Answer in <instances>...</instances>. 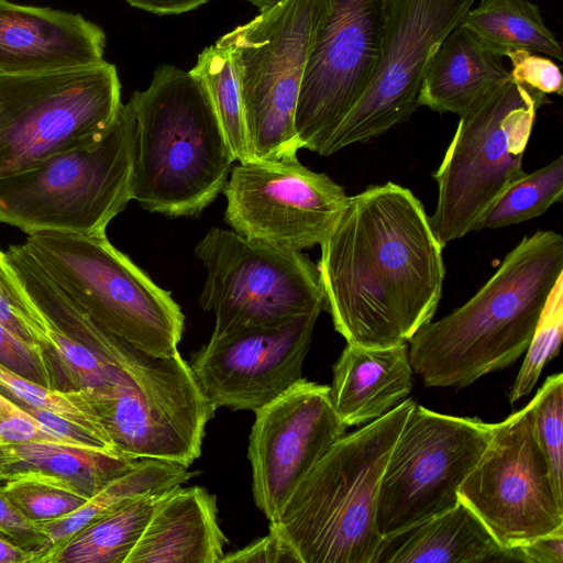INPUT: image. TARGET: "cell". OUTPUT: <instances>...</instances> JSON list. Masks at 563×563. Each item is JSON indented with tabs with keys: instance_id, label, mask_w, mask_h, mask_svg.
<instances>
[{
	"instance_id": "39",
	"label": "cell",
	"mask_w": 563,
	"mask_h": 563,
	"mask_svg": "<svg viewBox=\"0 0 563 563\" xmlns=\"http://www.w3.org/2000/svg\"><path fill=\"white\" fill-rule=\"evenodd\" d=\"M516 561L525 563H563V529L514 548Z\"/></svg>"
},
{
	"instance_id": "11",
	"label": "cell",
	"mask_w": 563,
	"mask_h": 563,
	"mask_svg": "<svg viewBox=\"0 0 563 563\" xmlns=\"http://www.w3.org/2000/svg\"><path fill=\"white\" fill-rule=\"evenodd\" d=\"M195 254L207 271L199 305L214 314L211 336L273 327L325 309L317 265L301 251L211 228Z\"/></svg>"
},
{
	"instance_id": "32",
	"label": "cell",
	"mask_w": 563,
	"mask_h": 563,
	"mask_svg": "<svg viewBox=\"0 0 563 563\" xmlns=\"http://www.w3.org/2000/svg\"><path fill=\"white\" fill-rule=\"evenodd\" d=\"M0 323L23 341L41 346L48 356L52 327L26 292L7 252L1 250Z\"/></svg>"
},
{
	"instance_id": "27",
	"label": "cell",
	"mask_w": 563,
	"mask_h": 563,
	"mask_svg": "<svg viewBox=\"0 0 563 563\" xmlns=\"http://www.w3.org/2000/svg\"><path fill=\"white\" fill-rule=\"evenodd\" d=\"M205 84L234 161L253 162L239 82L230 54L217 43L205 48L190 70Z\"/></svg>"
},
{
	"instance_id": "41",
	"label": "cell",
	"mask_w": 563,
	"mask_h": 563,
	"mask_svg": "<svg viewBox=\"0 0 563 563\" xmlns=\"http://www.w3.org/2000/svg\"><path fill=\"white\" fill-rule=\"evenodd\" d=\"M27 551L0 536V563H30Z\"/></svg>"
},
{
	"instance_id": "38",
	"label": "cell",
	"mask_w": 563,
	"mask_h": 563,
	"mask_svg": "<svg viewBox=\"0 0 563 563\" xmlns=\"http://www.w3.org/2000/svg\"><path fill=\"white\" fill-rule=\"evenodd\" d=\"M278 563L297 562L295 555L271 531L267 536L235 552L223 554L220 563Z\"/></svg>"
},
{
	"instance_id": "37",
	"label": "cell",
	"mask_w": 563,
	"mask_h": 563,
	"mask_svg": "<svg viewBox=\"0 0 563 563\" xmlns=\"http://www.w3.org/2000/svg\"><path fill=\"white\" fill-rule=\"evenodd\" d=\"M0 536L31 552L40 548L45 541V532L40 525L26 517L1 493Z\"/></svg>"
},
{
	"instance_id": "12",
	"label": "cell",
	"mask_w": 563,
	"mask_h": 563,
	"mask_svg": "<svg viewBox=\"0 0 563 563\" xmlns=\"http://www.w3.org/2000/svg\"><path fill=\"white\" fill-rule=\"evenodd\" d=\"M495 423L415 405L380 481L376 528L382 538L449 510L485 451Z\"/></svg>"
},
{
	"instance_id": "22",
	"label": "cell",
	"mask_w": 563,
	"mask_h": 563,
	"mask_svg": "<svg viewBox=\"0 0 563 563\" xmlns=\"http://www.w3.org/2000/svg\"><path fill=\"white\" fill-rule=\"evenodd\" d=\"M137 460L102 448L55 443H0V488L34 482L90 498Z\"/></svg>"
},
{
	"instance_id": "2",
	"label": "cell",
	"mask_w": 563,
	"mask_h": 563,
	"mask_svg": "<svg viewBox=\"0 0 563 563\" xmlns=\"http://www.w3.org/2000/svg\"><path fill=\"white\" fill-rule=\"evenodd\" d=\"M562 275V235L537 231L523 236L467 302L426 323L408 341L412 371L428 387L461 389L514 364L528 349Z\"/></svg>"
},
{
	"instance_id": "36",
	"label": "cell",
	"mask_w": 563,
	"mask_h": 563,
	"mask_svg": "<svg viewBox=\"0 0 563 563\" xmlns=\"http://www.w3.org/2000/svg\"><path fill=\"white\" fill-rule=\"evenodd\" d=\"M507 57L512 65L510 77L517 82L543 95L562 93V74L552 59L526 49L511 52Z\"/></svg>"
},
{
	"instance_id": "31",
	"label": "cell",
	"mask_w": 563,
	"mask_h": 563,
	"mask_svg": "<svg viewBox=\"0 0 563 563\" xmlns=\"http://www.w3.org/2000/svg\"><path fill=\"white\" fill-rule=\"evenodd\" d=\"M533 402V431L548 463L554 493L563 503V375L549 376Z\"/></svg>"
},
{
	"instance_id": "8",
	"label": "cell",
	"mask_w": 563,
	"mask_h": 563,
	"mask_svg": "<svg viewBox=\"0 0 563 563\" xmlns=\"http://www.w3.org/2000/svg\"><path fill=\"white\" fill-rule=\"evenodd\" d=\"M544 96L510 77L460 117L433 174L438 199L429 220L443 247L475 231L489 206L527 173L523 153Z\"/></svg>"
},
{
	"instance_id": "7",
	"label": "cell",
	"mask_w": 563,
	"mask_h": 563,
	"mask_svg": "<svg viewBox=\"0 0 563 563\" xmlns=\"http://www.w3.org/2000/svg\"><path fill=\"white\" fill-rule=\"evenodd\" d=\"M330 0H280L217 44L231 56L253 161L297 157L295 113Z\"/></svg>"
},
{
	"instance_id": "9",
	"label": "cell",
	"mask_w": 563,
	"mask_h": 563,
	"mask_svg": "<svg viewBox=\"0 0 563 563\" xmlns=\"http://www.w3.org/2000/svg\"><path fill=\"white\" fill-rule=\"evenodd\" d=\"M121 104L117 68L106 60L0 75V178L97 141Z\"/></svg>"
},
{
	"instance_id": "20",
	"label": "cell",
	"mask_w": 563,
	"mask_h": 563,
	"mask_svg": "<svg viewBox=\"0 0 563 563\" xmlns=\"http://www.w3.org/2000/svg\"><path fill=\"white\" fill-rule=\"evenodd\" d=\"M408 343L346 344L333 366L330 396L345 427L366 424L406 400L412 388Z\"/></svg>"
},
{
	"instance_id": "13",
	"label": "cell",
	"mask_w": 563,
	"mask_h": 563,
	"mask_svg": "<svg viewBox=\"0 0 563 563\" xmlns=\"http://www.w3.org/2000/svg\"><path fill=\"white\" fill-rule=\"evenodd\" d=\"M475 0H386L379 56L354 106L336 126L322 156L377 137L407 121L428 63Z\"/></svg>"
},
{
	"instance_id": "3",
	"label": "cell",
	"mask_w": 563,
	"mask_h": 563,
	"mask_svg": "<svg viewBox=\"0 0 563 563\" xmlns=\"http://www.w3.org/2000/svg\"><path fill=\"white\" fill-rule=\"evenodd\" d=\"M128 104L135 120L132 199L169 218L199 214L235 162L205 84L163 65Z\"/></svg>"
},
{
	"instance_id": "24",
	"label": "cell",
	"mask_w": 563,
	"mask_h": 563,
	"mask_svg": "<svg viewBox=\"0 0 563 563\" xmlns=\"http://www.w3.org/2000/svg\"><path fill=\"white\" fill-rule=\"evenodd\" d=\"M196 474L188 467L166 461L137 460L129 471L110 481L73 512L53 520L36 521L45 532V541L31 552L30 563H38L47 551L123 503L179 486Z\"/></svg>"
},
{
	"instance_id": "35",
	"label": "cell",
	"mask_w": 563,
	"mask_h": 563,
	"mask_svg": "<svg viewBox=\"0 0 563 563\" xmlns=\"http://www.w3.org/2000/svg\"><path fill=\"white\" fill-rule=\"evenodd\" d=\"M26 442L77 446L42 424L19 404L0 393V443Z\"/></svg>"
},
{
	"instance_id": "28",
	"label": "cell",
	"mask_w": 563,
	"mask_h": 563,
	"mask_svg": "<svg viewBox=\"0 0 563 563\" xmlns=\"http://www.w3.org/2000/svg\"><path fill=\"white\" fill-rule=\"evenodd\" d=\"M563 198V157L526 173L512 183L479 218L475 231L518 224L543 214Z\"/></svg>"
},
{
	"instance_id": "1",
	"label": "cell",
	"mask_w": 563,
	"mask_h": 563,
	"mask_svg": "<svg viewBox=\"0 0 563 563\" xmlns=\"http://www.w3.org/2000/svg\"><path fill=\"white\" fill-rule=\"evenodd\" d=\"M325 309L346 343H407L437 311L442 250L422 202L388 181L349 197L320 244Z\"/></svg>"
},
{
	"instance_id": "16",
	"label": "cell",
	"mask_w": 563,
	"mask_h": 563,
	"mask_svg": "<svg viewBox=\"0 0 563 563\" xmlns=\"http://www.w3.org/2000/svg\"><path fill=\"white\" fill-rule=\"evenodd\" d=\"M345 430L330 386L306 378L255 411L247 457L254 503L269 522Z\"/></svg>"
},
{
	"instance_id": "4",
	"label": "cell",
	"mask_w": 563,
	"mask_h": 563,
	"mask_svg": "<svg viewBox=\"0 0 563 563\" xmlns=\"http://www.w3.org/2000/svg\"><path fill=\"white\" fill-rule=\"evenodd\" d=\"M416 402L407 398L383 417L344 434L296 486L269 531L297 563H374L383 473Z\"/></svg>"
},
{
	"instance_id": "18",
	"label": "cell",
	"mask_w": 563,
	"mask_h": 563,
	"mask_svg": "<svg viewBox=\"0 0 563 563\" xmlns=\"http://www.w3.org/2000/svg\"><path fill=\"white\" fill-rule=\"evenodd\" d=\"M104 47L103 30L80 14L0 0V75L96 65Z\"/></svg>"
},
{
	"instance_id": "21",
	"label": "cell",
	"mask_w": 563,
	"mask_h": 563,
	"mask_svg": "<svg viewBox=\"0 0 563 563\" xmlns=\"http://www.w3.org/2000/svg\"><path fill=\"white\" fill-rule=\"evenodd\" d=\"M516 562L463 501L406 530L383 538L374 563Z\"/></svg>"
},
{
	"instance_id": "6",
	"label": "cell",
	"mask_w": 563,
	"mask_h": 563,
	"mask_svg": "<svg viewBox=\"0 0 563 563\" xmlns=\"http://www.w3.org/2000/svg\"><path fill=\"white\" fill-rule=\"evenodd\" d=\"M23 245L47 277L108 332L154 356L178 352L185 323L179 305L106 234L42 231L29 234Z\"/></svg>"
},
{
	"instance_id": "19",
	"label": "cell",
	"mask_w": 563,
	"mask_h": 563,
	"mask_svg": "<svg viewBox=\"0 0 563 563\" xmlns=\"http://www.w3.org/2000/svg\"><path fill=\"white\" fill-rule=\"evenodd\" d=\"M228 539L217 497L200 486L167 489L125 563H220Z\"/></svg>"
},
{
	"instance_id": "25",
	"label": "cell",
	"mask_w": 563,
	"mask_h": 563,
	"mask_svg": "<svg viewBox=\"0 0 563 563\" xmlns=\"http://www.w3.org/2000/svg\"><path fill=\"white\" fill-rule=\"evenodd\" d=\"M162 493L123 503L47 551L38 563H125Z\"/></svg>"
},
{
	"instance_id": "26",
	"label": "cell",
	"mask_w": 563,
	"mask_h": 563,
	"mask_svg": "<svg viewBox=\"0 0 563 563\" xmlns=\"http://www.w3.org/2000/svg\"><path fill=\"white\" fill-rule=\"evenodd\" d=\"M499 58L517 49L562 60V48L530 0H481L460 23Z\"/></svg>"
},
{
	"instance_id": "42",
	"label": "cell",
	"mask_w": 563,
	"mask_h": 563,
	"mask_svg": "<svg viewBox=\"0 0 563 563\" xmlns=\"http://www.w3.org/2000/svg\"><path fill=\"white\" fill-rule=\"evenodd\" d=\"M245 1L251 2L252 4L257 7L260 9V11H263V10L274 5L275 3L279 2L280 0H245Z\"/></svg>"
},
{
	"instance_id": "33",
	"label": "cell",
	"mask_w": 563,
	"mask_h": 563,
	"mask_svg": "<svg viewBox=\"0 0 563 563\" xmlns=\"http://www.w3.org/2000/svg\"><path fill=\"white\" fill-rule=\"evenodd\" d=\"M0 493L34 521H47L68 515L88 499L62 487L34 482L3 486Z\"/></svg>"
},
{
	"instance_id": "14",
	"label": "cell",
	"mask_w": 563,
	"mask_h": 563,
	"mask_svg": "<svg viewBox=\"0 0 563 563\" xmlns=\"http://www.w3.org/2000/svg\"><path fill=\"white\" fill-rule=\"evenodd\" d=\"M459 498L505 549L563 529V503L533 431L532 400L494 424L490 440Z\"/></svg>"
},
{
	"instance_id": "5",
	"label": "cell",
	"mask_w": 563,
	"mask_h": 563,
	"mask_svg": "<svg viewBox=\"0 0 563 563\" xmlns=\"http://www.w3.org/2000/svg\"><path fill=\"white\" fill-rule=\"evenodd\" d=\"M135 120L128 103L97 141L0 178V222L27 234L104 235L132 200Z\"/></svg>"
},
{
	"instance_id": "23",
	"label": "cell",
	"mask_w": 563,
	"mask_h": 563,
	"mask_svg": "<svg viewBox=\"0 0 563 563\" xmlns=\"http://www.w3.org/2000/svg\"><path fill=\"white\" fill-rule=\"evenodd\" d=\"M509 78L510 71L500 58L459 24L432 54L417 103L461 117Z\"/></svg>"
},
{
	"instance_id": "40",
	"label": "cell",
	"mask_w": 563,
	"mask_h": 563,
	"mask_svg": "<svg viewBox=\"0 0 563 563\" xmlns=\"http://www.w3.org/2000/svg\"><path fill=\"white\" fill-rule=\"evenodd\" d=\"M131 5L156 14H176L192 10L208 0H125Z\"/></svg>"
},
{
	"instance_id": "29",
	"label": "cell",
	"mask_w": 563,
	"mask_h": 563,
	"mask_svg": "<svg viewBox=\"0 0 563 563\" xmlns=\"http://www.w3.org/2000/svg\"><path fill=\"white\" fill-rule=\"evenodd\" d=\"M0 393L18 404L49 410L89 431L114 450L85 390L48 388L0 363Z\"/></svg>"
},
{
	"instance_id": "17",
	"label": "cell",
	"mask_w": 563,
	"mask_h": 563,
	"mask_svg": "<svg viewBox=\"0 0 563 563\" xmlns=\"http://www.w3.org/2000/svg\"><path fill=\"white\" fill-rule=\"evenodd\" d=\"M319 316L211 336L189 365L203 395L217 409L254 412L277 398L302 378Z\"/></svg>"
},
{
	"instance_id": "30",
	"label": "cell",
	"mask_w": 563,
	"mask_h": 563,
	"mask_svg": "<svg viewBox=\"0 0 563 563\" xmlns=\"http://www.w3.org/2000/svg\"><path fill=\"white\" fill-rule=\"evenodd\" d=\"M563 334V275L551 289L526 356L516 376L509 400L516 402L536 386L545 364L559 354Z\"/></svg>"
},
{
	"instance_id": "15",
	"label": "cell",
	"mask_w": 563,
	"mask_h": 563,
	"mask_svg": "<svg viewBox=\"0 0 563 563\" xmlns=\"http://www.w3.org/2000/svg\"><path fill=\"white\" fill-rule=\"evenodd\" d=\"M224 220L241 236L302 251L328 236L349 197L327 174L297 157L233 165L222 190Z\"/></svg>"
},
{
	"instance_id": "34",
	"label": "cell",
	"mask_w": 563,
	"mask_h": 563,
	"mask_svg": "<svg viewBox=\"0 0 563 563\" xmlns=\"http://www.w3.org/2000/svg\"><path fill=\"white\" fill-rule=\"evenodd\" d=\"M0 363L48 388L64 390L62 379L41 346L14 335L0 323Z\"/></svg>"
},
{
	"instance_id": "10",
	"label": "cell",
	"mask_w": 563,
	"mask_h": 563,
	"mask_svg": "<svg viewBox=\"0 0 563 563\" xmlns=\"http://www.w3.org/2000/svg\"><path fill=\"white\" fill-rule=\"evenodd\" d=\"M87 395L118 453L185 467L200 456L217 410L179 352L162 357L140 350L113 384Z\"/></svg>"
}]
</instances>
